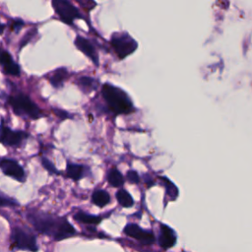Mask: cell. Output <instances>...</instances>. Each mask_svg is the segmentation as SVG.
<instances>
[{
	"mask_svg": "<svg viewBox=\"0 0 252 252\" xmlns=\"http://www.w3.org/2000/svg\"><path fill=\"white\" fill-rule=\"evenodd\" d=\"M0 169L2 172L20 182H24L26 179V172L22 165L15 159L9 158H0Z\"/></svg>",
	"mask_w": 252,
	"mask_h": 252,
	"instance_id": "ba28073f",
	"label": "cell"
},
{
	"mask_svg": "<svg viewBox=\"0 0 252 252\" xmlns=\"http://www.w3.org/2000/svg\"><path fill=\"white\" fill-rule=\"evenodd\" d=\"M126 178H127V180L130 183L137 184V183L140 182V177H139V174L137 173L136 170H129V171H127Z\"/></svg>",
	"mask_w": 252,
	"mask_h": 252,
	"instance_id": "7402d4cb",
	"label": "cell"
},
{
	"mask_svg": "<svg viewBox=\"0 0 252 252\" xmlns=\"http://www.w3.org/2000/svg\"><path fill=\"white\" fill-rule=\"evenodd\" d=\"M41 164L50 174H60V171L56 169L55 165L48 158H41Z\"/></svg>",
	"mask_w": 252,
	"mask_h": 252,
	"instance_id": "44dd1931",
	"label": "cell"
},
{
	"mask_svg": "<svg viewBox=\"0 0 252 252\" xmlns=\"http://www.w3.org/2000/svg\"><path fill=\"white\" fill-rule=\"evenodd\" d=\"M24 26V22L20 19H15L11 22V29L14 31V32H18L22 27Z\"/></svg>",
	"mask_w": 252,
	"mask_h": 252,
	"instance_id": "cb8c5ba5",
	"label": "cell"
},
{
	"mask_svg": "<svg viewBox=\"0 0 252 252\" xmlns=\"http://www.w3.org/2000/svg\"><path fill=\"white\" fill-rule=\"evenodd\" d=\"M101 94L108 109L114 115L129 114L133 111L134 107L130 97L120 88L105 83L101 88Z\"/></svg>",
	"mask_w": 252,
	"mask_h": 252,
	"instance_id": "7a4b0ae2",
	"label": "cell"
},
{
	"mask_svg": "<svg viewBox=\"0 0 252 252\" xmlns=\"http://www.w3.org/2000/svg\"><path fill=\"white\" fill-rule=\"evenodd\" d=\"M111 46L120 59L132 54L138 47L137 41L127 32L114 33L111 37Z\"/></svg>",
	"mask_w": 252,
	"mask_h": 252,
	"instance_id": "5b68a950",
	"label": "cell"
},
{
	"mask_svg": "<svg viewBox=\"0 0 252 252\" xmlns=\"http://www.w3.org/2000/svg\"><path fill=\"white\" fill-rule=\"evenodd\" d=\"M74 43L76 45V47L81 51L83 52L86 56H88L94 65H98V55H97V52L94 48V46L93 45V43L87 39L86 37L84 36H81V35H77L75 40H74Z\"/></svg>",
	"mask_w": 252,
	"mask_h": 252,
	"instance_id": "30bf717a",
	"label": "cell"
},
{
	"mask_svg": "<svg viewBox=\"0 0 252 252\" xmlns=\"http://www.w3.org/2000/svg\"><path fill=\"white\" fill-rule=\"evenodd\" d=\"M89 169L88 166H85L83 164H78V163H73V162H68L67 167H66V173L67 176L75 181H78L82 179L84 176H86V172Z\"/></svg>",
	"mask_w": 252,
	"mask_h": 252,
	"instance_id": "4fadbf2b",
	"label": "cell"
},
{
	"mask_svg": "<svg viewBox=\"0 0 252 252\" xmlns=\"http://www.w3.org/2000/svg\"><path fill=\"white\" fill-rule=\"evenodd\" d=\"M34 33H36V30H32V31L29 32H28V33L23 37V40H22V42H21L20 46H21V47H23L24 45H26V44L30 41V39L32 37V35H33Z\"/></svg>",
	"mask_w": 252,
	"mask_h": 252,
	"instance_id": "d4e9b609",
	"label": "cell"
},
{
	"mask_svg": "<svg viewBox=\"0 0 252 252\" xmlns=\"http://www.w3.org/2000/svg\"><path fill=\"white\" fill-rule=\"evenodd\" d=\"M68 75L66 68H58L49 77V82L54 88H61L67 80Z\"/></svg>",
	"mask_w": 252,
	"mask_h": 252,
	"instance_id": "5bb4252c",
	"label": "cell"
},
{
	"mask_svg": "<svg viewBox=\"0 0 252 252\" xmlns=\"http://www.w3.org/2000/svg\"><path fill=\"white\" fill-rule=\"evenodd\" d=\"M0 65L3 68V72L7 75L19 76L21 73L20 66L14 61L11 54L3 48H0Z\"/></svg>",
	"mask_w": 252,
	"mask_h": 252,
	"instance_id": "8fae6325",
	"label": "cell"
},
{
	"mask_svg": "<svg viewBox=\"0 0 252 252\" xmlns=\"http://www.w3.org/2000/svg\"><path fill=\"white\" fill-rule=\"evenodd\" d=\"M116 199L118 203L124 208H130L134 205V200L132 196L125 189H119L116 192Z\"/></svg>",
	"mask_w": 252,
	"mask_h": 252,
	"instance_id": "d6986e66",
	"label": "cell"
},
{
	"mask_svg": "<svg viewBox=\"0 0 252 252\" xmlns=\"http://www.w3.org/2000/svg\"><path fill=\"white\" fill-rule=\"evenodd\" d=\"M159 179L161 180V183L165 187L166 195L170 198V200H175L177 198V196H178V189H177L176 185L174 183H172L167 177L160 176Z\"/></svg>",
	"mask_w": 252,
	"mask_h": 252,
	"instance_id": "ffe728a7",
	"label": "cell"
},
{
	"mask_svg": "<svg viewBox=\"0 0 252 252\" xmlns=\"http://www.w3.org/2000/svg\"><path fill=\"white\" fill-rule=\"evenodd\" d=\"M17 205L18 203L15 200L10 199L6 196H0V207H12Z\"/></svg>",
	"mask_w": 252,
	"mask_h": 252,
	"instance_id": "603a6c76",
	"label": "cell"
},
{
	"mask_svg": "<svg viewBox=\"0 0 252 252\" xmlns=\"http://www.w3.org/2000/svg\"><path fill=\"white\" fill-rule=\"evenodd\" d=\"M92 202L97 207H104L110 202V196L105 190L98 189L93 193Z\"/></svg>",
	"mask_w": 252,
	"mask_h": 252,
	"instance_id": "9a60e30c",
	"label": "cell"
},
{
	"mask_svg": "<svg viewBox=\"0 0 252 252\" xmlns=\"http://www.w3.org/2000/svg\"><path fill=\"white\" fill-rule=\"evenodd\" d=\"M4 29H5V25H4V24H2V23L0 22V34H2V33H3Z\"/></svg>",
	"mask_w": 252,
	"mask_h": 252,
	"instance_id": "4316f807",
	"label": "cell"
},
{
	"mask_svg": "<svg viewBox=\"0 0 252 252\" xmlns=\"http://www.w3.org/2000/svg\"><path fill=\"white\" fill-rule=\"evenodd\" d=\"M74 219L80 222L86 223V224H97L101 221V217L99 216H94L90 214H86L84 212H78L75 214Z\"/></svg>",
	"mask_w": 252,
	"mask_h": 252,
	"instance_id": "ac0fdd59",
	"label": "cell"
},
{
	"mask_svg": "<svg viewBox=\"0 0 252 252\" xmlns=\"http://www.w3.org/2000/svg\"><path fill=\"white\" fill-rule=\"evenodd\" d=\"M176 242V235L175 232L167 225L161 224L160 225V233L158 236V243L159 245L164 248L168 249L172 247Z\"/></svg>",
	"mask_w": 252,
	"mask_h": 252,
	"instance_id": "7c38bea8",
	"label": "cell"
},
{
	"mask_svg": "<svg viewBox=\"0 0 252 252\" xmlns=\"http://www.w3.org/2000/svg\"><path fill=\"white\" fill-rule=\"evenodd\" d=\"M52 7L61 21L67 25H73L76 19H82L79 10L67 0H52Z\"/></svg>",
	"mask_w": 252,
	"mask_h": 252,
	"instance_id": "8992f818",
	"label": "cell"
},
{
	"mask_svg": "<svg viewBox=\"0 0 252 252\" xmlns=\"http://www.w3.org/2000/svg\"><path fill=\"white\" fill-rule=\"evenodd\" d=\"M29 137V134L25 131L12 130L9 128L4 121L0 123V143L4 146L16 147L19 146L25 139Z\"/></svg>",
	"mask_w": 252,
	"mask_h": 252,
	"instance_id": "52a82bcc",
	"label": "cell"
},
{
	"mask_svg": "<svg viewBox=\"0 0 252 252\" xmlns=\"http://www.w3.org/2000/svg\"><path fill=\"white\" fill-rule=\"evenodd\" d=\"M11 249L36 252L38 248L35 236L22 227H14L11 232Z\"/></svg>",
	"mask_w": 252,
	"mask_h": 252,
	"instance_id": "277c9868",
	"label": "cell"
},
{
	"mask_svg": "<svg viewBox=\"0 0 252 252\" xmlns=\"http://www.w3.org/2000/svg\"><path fill=\"white\" fill-rule=\"evenodd\" d=\"M77 84L80 87V89L84 92V93H91L92 91H94V89H96V80L92 78V77H88V76H82L80 78H78L77 80Z\"/></svg>",
	"mask_w": 252,
	"mask_h": 252,
	"instance_id": "2e32d148",
	"label": "cell"
},
{
	"mask_svg": "<svg viewBox=\"0 0 252 252\" xmlns=\"http://www.w3.org/2000/svg\"><path fill=\"white\" fill-rule=\"evenodd\" d=\"M124 233L146 245H150L155 242V236L152 231L145 230L135 223L127 224L124 228Z\"/></svg>",
	"mask_w": 252,
	"mask_h": 252,
	"instance_id": "9c48e42d",
	"label": "cell"
},
{
	"mask_svg": "<svg viewBox=\"0 0 252 252\" xmlns=\"http://www.w3.org/2000/svg\"><path fill=\"white\" fill-rule=\"evenodd\" d=\"M54 113L61 119H67L69 117V114L65 110L61 109H54Z\"/></svg>",
	"mask_w": 252,
	"mask_h": 252,
	"instance_id": "484cf974",
	"label": "cell"
},
{
	"mask_svg": "<svg viewBox=\"0 0 252 252\" xmlns=\"http://www.w3.org/2000/svg\"><path fill=\"white\" fill-rule=\"evenodd\" d=\"M28 219L40 233L52 236L59 241L75 234V228L64 218H56L41 212H30Z\"/></svg>",
	"mask_w": 252,
	"mask_h": 252,
	"instance_id": "6da1fadb",
	"label": "cell"
},
{
	"mask_svg": "<svg viewBox=\"0 0 252 252\" xmlns=\"http://www.w3.org/2000/svg\"><path fill=\"white\" fill-rule=\"evenodd\" d=\"M107 181L112 187H121L124 184V177L121 172L113 167L108 170L107 172Z\"/></svg>",
	"mask_w": 252,
	"mask_h": 252,
	"instance_id": "e0dca14e",
	"label": "cell"
},
{
	"mask_svg": "<svg viewBox=\"0 0 252 252\" xmlns=\"http://www.w3.org/2000/svg\"><path fill=\"white\" fill-rule=\"evenodd\" d=\"M8 103L13 108V111L20 116L38 119L42 116L39 107L24 93H19L15 95H10Z\"/></svg>",
	"mask_w": 252,
	"mask_h": 252,
	"instance_id": "3957f363",
	"label": "cell"
}]
</instances>
